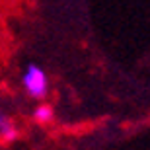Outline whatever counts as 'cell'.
I'll list each match as a JSON object with an SVG mask.
<instances>
[{"label":"cell","mask_w":150,"mask_h":150,"mask_svg":"<svg viewBox=\"0 0 150 150\" xmlns=\"http://www.w3.org/2000/svg\"><path fill=\"white\" fill-rule=\"evenodd\" d=\"M22 86L25 94L33 100H43L49 94V78L41 67L37 64H29L22 74Z\"/></svg>","instance_id":"6da1fadb"},{"label":"cell","mask_w":150,"mask_h":150,"mask_svg":"<svg viewBox=\"0 0 150 150\" xmlns=\"http://www.w3.org/2000/svg\"><path fill=\"white\" fill-rule=\"evenodd\" d=\"M0 139L6 140V142H12V140L18 139V127L16 123L12 121L6 113L0 111Z\"/></svg>","instance_id":"7a4b0ae2"},{"label":"cell","mask_w":150,"mask_h":150,"mask_svg":"<svg viewBox=\"0 0 150 150\" xmlns=\"http://www.w3.org/2000/svg\"><path fill=\"white\" fill-rule=\"evenodd\" d=\"M33 119L37 123H41V125L51 123L53 121V107L47 105V103H39V105L33 109Z\"/></svg>","instance_id":"3957f363"}]
</instances>
